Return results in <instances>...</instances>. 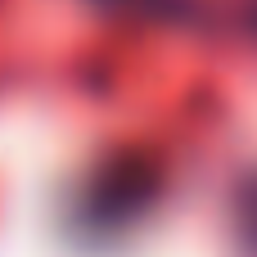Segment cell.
Segmentation results:
<instances>
[{"mask_svg": "<svg viewBox=\"0 0 257 257\" xmlns=\"http://www.w3.org/2000/svg\"><path fill=\"white\" fill-rule=\"evenodd\" d=\"M140 203H145V172H136V167H108L81 194V221L95 226V230H104V226L126 221Z\"/></svg>", "mask_w": 257, "mask_h": 257, "instance_id": "cell-1", "label": "cell"}]
</instances>
